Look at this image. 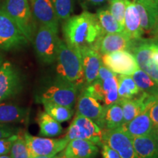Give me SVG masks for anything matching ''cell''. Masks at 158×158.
Masks as SVG:
<instances>
[{
    "label": "cell",
    "instance_id": "6da1fadb",
    "mask_svg": "<svg viewBox=\"0 0 158 158\" xmlns=\"http://www.w3.org/2000/svg\"><path fill=\"white\" fill-rule=\"evenodd\" d=\"M62 32L65 43L78 51L85 48L94 49L99 39L104 35L96 14L87 11L65 20Z\"/></svg>",
    "mask_w": 158,
    "mask_h": 158
},
{
    "label": "cell",
    "instance_id": "7a4b0ae2",
    "mask_svg": "<svg viewBox=\"0 0 158 158\" xmlns=\"http://www.w3.org/2000/svg\"><path fill=\"white\" fill-rule=\"evenodd\" d=\"M57 77L72 83L79 91L85 86V76L79 51L69 46L60 40L56 57Z\"/></svg>",
    "mask_w": 158,
    "mask_h": 158
},
{
    "label": "cell",
    "instance_id": "3957f363",
    "mask_svg": "<svg viewBox=\"0 0 158 158\" xmlns=\"http://www.w3.org/2000/svg\"><path fill=\"white\" fill-rule=\"evenodd\" d=\"M78 91L76 85L56 76L43 88L37 97V102H51L73 108L77 101Z\"/></svg>",
    "mask_w": 158,
    "mask_h": 158
},
{
    "label": "cell",
    "instance_id": "277c9868",
    "mask_svg": "<svg viewBox=\"0 0 158 158\" xmlns=\"http://www.w3.org/2000/svg\"><path fill=\"white\" fill-rule=\"evenodd\" d=\"M2 9L15 21L27 40L32 42L37 26L28 0H5Z\"/></svg>",
    "mask_w": 158,
    "mask_h": 158
},
{
    "label": "cell",
    "instance_id": "5b68a950",
    "mask_svg": "<svg viewBox=\"0 0 158 158\" xmlns=\"http://www.w3.org/2000/svg\"><path fill=\"white\" fill-rule=\"evenodd\" d=\"M58 31L47 26L40 25L35 33L33 40L35 51L38 58L45 64H52L56 60L61 40Z\"/></svg>",
    "mask_w": 158,
    "mask_h": 158
},
{
    "label": "cell",
    "instance_id": "8992f818",
    "mask_svg": "<svg viewBox=\"0 0 158 158\" xmlns=\"http://www.w3.org/2000/svg\"><path fill=\"white\" fill-rule=\"evenodd\" d=\"M102 130L89 118L76 114L66 132L65 138L69 141L73 139H84L98 147L102 144Z\"/></svg>",
    "mask_w": 158,
    "mask_h": 158
},
{
    "label": "cell",
    "instance_id": "52a82bcc",
    "mask_svg": "<svg viewBox=\"0 0 158 158\" xmlns=\"http://www.w3.org/2000/svg\"><path fill=\"white\" fill-rule=\"evenodd\" d=\"M30 158L35 156H54L60 153L68 145L66 138H49L33 136L27 132L23 133Z\"/></svg>",
    "mask_w": 158,
    "mask_h": 158
},
{
    "label": "cell",
    "instance_id": "ba28073f",
    "mask_svg": "<svg viewBox=\"0 0 158 158\" xmlns=\"http://www.w3.org/2000/svg\"><path fill=\"white\" fill-rule=\"evenodd\" d=\"M28 42L15 21L0 9V49L11 50L23 46Z\"/></svg>",
    "mask_w": 158,
    "mask_h": 158
},
{
    "label": "cell",
    "instance_id": "9c48e42d",
    "mask_svg": "<svg viewBox=\"0 0 158 158\" xmlns=\"http://www.w3.org/2000/svg\"><path fill=\"white\" fill-rule=\"evenodd\" d=\"M102 141L115 150L121 158H137L133 138L120 127L102 130Z\"/></svg>",
    "mask_w": 158,
    "mask_h": 158
},
{
    "label": "cell",
    "instance_id": "30bf717a",
    "mask_svg": "<svg viewBox=\"0 0 158 158\" xmlns=\"http://www.w3.org/2000/svg\"><path fill=\"white\" fill-rule=\"evenodd\" d=\"M102 62L116 74L132 76L139 69L134 55L127 50L101 55Z\"/></svg>",
    "mask_w": 158,
    "mask_h": 158
},
{
    "label": "cell",
    "instance_id": "8fae6325",
    "mask_svg": "<svg viewBox=\"0 0 158 158\" xmlns=\"http://www.w3.org/2000/svg\"><path fill=\"white\" fill-rule=\"evenodd\" d=\"M22 89L19 73L11 63L0 65V101L17 95Z\"/></svg>",
    "mask_w": 158,
    "mask_h": 158
},
{
    "label": "cell",
    "instance_id": "7c38bea8",
    "mask_svg": "<svg viewBox=\"0 0 158 158\" xmlns=\"http://www.w3.org/2000/svg\"><path fill=\"white\" fill-rule=\"evenodd\" d=\"M158 102V98L141 92L135 98L131 99H119L118 103L123 111V124L127 123L136 116L149 109Z\"/></svg>",
    "mask_w": 158,
    "mask_h": 158
},
{
    "label": "cell",
    "instance_id": "4fadbf2b",
    "mask_svg": "<svg viewBox=\"0 0 158 158\" xmlns=\"http://www.w3.org/2000/svg\"><path fill=\"white\" fill-rule=\"evenodd\" d=\"M152 42V39L135 40L130 50L135 56L139 68L147 73L158 84V64L150 59Z\"/></svg>",
    "mask_w": 158,
    "mask_h": 158
},
{
    "label": "cell",
    "instance_id": "5bb4252c",
    "mask_svg": "<svg viewBox=\"0 0 158 158\" xmlns=\"http://www.w3.org/2000/svg\"><path fill=\"white\" fill-rule=\"evenodd\" d=\"M77 114L89 118L101 128L104 107L97 99L91 96L84 89L77 98Z\"/></svg>",
    "mask_w": 158,
    "mask_h": 158
},
{
    "label": "cell",
    "instance_id": "9a60e30c",
    "mask_svg": "<svg viewBox=\"0 0 158 158\" xmlns=\"http://www.w3.org/2000/svg\"><path fill=\"white\" fill-rule=\"evenodd\" d=\"M133 45V40L124 31L104 34L99 39L94 47L101 55L122 50H130Z\"/></svg>",
    "mask_w": 158,
    "mask_h": 158
},
{
    "label": "cell",
    "instance_id": "2e32d148",
    "mask_svg": "<svg viewBox=\"0 0 158 158\" xmlns=\"http://www.w3.org/2000/svg\"><path fill=\"white\" fill-rule=\"evenodd\" d=\"M31 9L33 17L40 25L59 31V20L51 0H31Z\"/></svg>",
    "mask_w": 158,
    "mask_h": 158
},
{
    "label": "cell",
    "instance_id": "e0dca14e",
    "mask_svg": "<svg viewBox=\"0 0 158 158\" xmlns=\"http://www.w3.org/2000/svg\"><path fill=\"white\" fill-rule=\"evenodd\" d=\"M79 52L84 72L85 86H86L98 78L99 69L102 64L101 54L91 48H82Z\"/></svg>",
    "mask_w": 158,
    "mask_h": 158
},
{
    "label": "cell",
    "instance_id": "ac0fdd59",
    "mask_svg": "<svg viewBox=\"0 0 158 158\" xmlns=\"http://www.w3.org/2000/svg\"><path fill=\"white\" fill-rule=\"evenodd\" d=\"M62 152L67 158H95L99 153V148L86 140L73 139L68 142Z\"/></svg>",
    "mask_w": 158,
    "mask_h": 158
},
{
    "label": "cell",
    "instance_id": "d6986e66",
    "mask_svg": "<svg viewBox=\"0 0 158 158\" xmlns=\"http://www.w3.org/2000/svg\"><path fill=\"white\" fill-rule=\"evenodd\" d=\"M149 109L119 127L132 138L149 135L153 131V124L149 116Z\"/></svg>",
    "mask_w": 158,
    "mask_h": 158
},
{
    "label": "cell",
    "instance_id": "ffe728a7",
    "mask_svg": "<svg viewBox=\"0 0 158 158\" xmlns=\"http://www.w3.org/2000/svg\"><path fill=\"white\" fill-rule=\"evenodd\" d=\"M126 10L124 14V31L132 40L141 39L144 34L141 27L139 13L133 2L126 0Z\"/></svg>",
    "mask_w": 158,
    "mask_h": 158
},
{
    "label": "cell",
    "instance_id": "44dd1931",
    "mask_svg": "<svg viewBox=\"0 0 158 158\" xmlns=\"http://www.w3.org/2000/svg\"><path fill=\"white\" fill-rule=\"evenodd\" d=\"M137 158H158V144L152 133L149 135L133 138Z\"/></svg>",
    "mask_w": 158,
    "mask_h": 158
},
{
    "label": "cell",
    "instance_id": "7402d4cb",
    "mask_svg": "<svg viewBox=\"0 0 158 158\" xmlns=\"http://www.w3.org/2000/svg\"><path fill=\"white\" fill-rule=\"evenodd\" d=\"M28 110L13 104H0V124L23 122L27 118Z\"/></svg>",
    "mask_w": 158,
    "mask_h": 158
},
{
    "label": "cell",
    "instance_id": "603a6c76",
    "mask_svg": "<svg viewBox=\"0 0 158 158\" xmlns=\"http://www.w3.org/2000/svg\"><path fill=\"white\" fill-rule=\"evenodd\" d=\"M133 2L135 3L139 13L141 29L144 33L150 34L158 21V11L138 0H133Z\"/></svg>",
    "mask_w": 158,
    "mask_h": 158
},
{
    "label": "cell",
    "instance_id": "cb8c5ba5",
    "mask_svg": "<svg viewBox=\"0 0 158 158\" xmlns=\"http://www.w3.org/2000/svg\"><path fill=\"white\" fill-rule=\"evenodd\" d=\"M37 122L40 127V135L45 137H55L62 133L61 124L45 111H40L37 116Z\"/></svg>",
    "mask_w": 158,
    "mask_h": 158
},
{
    "label": "cell",
    "instance_id": "d4e9b609",
    "mask_svg": "<svg viewBox=\"0 0 158 158\" xmlns=\"http://www.w3.org/2000/svg\"><path fill=\"white\" fill-rule=\"evenodd\" d=\"M124 117L122 107L118 102L104 107V114L102 118L101 129L114 130L123 124Z\"/></svg>",
    "mask_w": 158,
    "mask_h": 158
},
{
    "label": "cell",
    "instance_id": "484cf974",
    "mask_svg": "<svg viewBox=\"0 0 158 158\" xmlns=\"http://www.w3.org/2000/svg\"><path fill=\"white\" fill-rule=\"evenodd\" d=\"M116 79H117L118 94L119 99L133 98L141 92L131 76L117 74Z\"/></svg>",
    "mask_w": 158,
    "mask_h": 158
},
{
    "label": "cell",
    "instance_id": "4316f807",
    "mask_svg": "<svg viewBox=\"0 0 158 158\" xmlns=\"http://www.w3.org/2000/svg\"><path fill=\"white\" fill-rule=\"evenodd\" d=\"M96 15L103 34L122 32L124 31V27L116 21L108 10L99 9Z\"/></svg>",
    "mask_w": 158,
    "mask_h": 158
},
{
    "label": "cell",
    "instance_id": "83f0119b",
    "mask_svg": "<svg viewBox=\"0 0 158 158\" xmlns=\"http://www.w3.org/2000/svg\"><path fill=\"white\" fill-rule=\"evenodd\" d=\"M131 76L141 92L158 98V84L147 73L139 68Z\"/></svg>",
    "mask_w": 158,
    "mask_h": 158
},
{
    "label": "cell",
    "instance_id": "f1b7e54d",
    "mask_svg": "<svg viewBox=\"0 0 158 158\" xmlns=\"http://www.w3.org/2000/svg\"><path fill=\"white\" fill-rule=\"evenodd\" d=\"M116 76L102 81V101L103 107L116 103L118 100Z\"/></svg>",
    "mask_w": 158,
    "mask_h": 158
},
{
    "label": "cell",
    "instance_id": "f546056e",
    "mask_svg": "<svg viewBox=\"0 0 158 158\" xmlns=\"http://www.w3.org/2000/svg\"><path fill=\"white\" fill-rule=\"evenodd\" d=\"M45 111L59 123L67 122L72 118L74 114L73 108L51 102H43Z\"/></svg>",
    "mask_w": 158,
    "mask_h": 158
},
{
    "label": "cell",
    "instance_id": "4dcf8cb0",
    "mask_svg": "<svg viewBox=\"0 0 158 158\" xmlns=\"http://www.w3.org/2000/svg\"><path fill=\"white\" fill-rule=\"evenodd\" d=\"M59 21H65L73 10V0H51Z\"/></svg>",
    "mask_w": 158,
    "mask_h": 158
},
{
    "label": "cell",
    "instance_id": "1f68e13d",
    "mask_svg": "<svg viewBox=\"0 0 158 158\" xmlns=\"http://www.w3.org/2000/svg\"><path fill=\"white\" fill-rule=\"evenodd\" d=\"M12 158H30L29 150L26 144L23 134L18 133V138L13 143L10 149Z\"/></svg>",
    "mask_w": 158,
    "mask_h": 158
},
{
    "label": "cell",
    "instance_id": "d6a6232c",
    "mask_svg": "<svg viewBox=\"0 0 158 158\" xmlns=\"http://www.w3.org/2000/svg\"><path fill=\"white\" fill-rule=\"evenodd\" d=\"M126 6H127L126 0H110L109 10H108L112 15L116 19V21L123 27Z\"/></svg>",
    "mask_w": 158,
    "mask_h": 158
},
{
    "label": "cell",
    "instance_id": "836d02e7",
    "mask_svg": "<svg viewBox=\"0 0 158 158\" xmlns=\"http://www.w3.org/2000/svg\"><path fill=\"white\" fill-rule=\"evenodd\" d=\"M18 133L8 137L0 138V156L7 155L10 152L12 146L18 138Z\"/></svg>",
    "mask_w": 158,
    "mask_h": 158
},
{
    "label": "cell",
    "instance_id": "e575fe53",
    "mask_svg": "<svg viewBox=\"0 0 158 158\" xmlns=\"http://www.w3.org/2000/svg\"><path fill=\"white\" fill-rule=\"evenodd\" d=\"M19 133V129L10 125L0 124V138L8 137Z\"/></svg>",
    "mask_w": 158,
    "mask_h": 158
},
{
    "label": "cell",
    "instance_id": "d590c367",
    "mask_svg": "<svg viewBox=\"0 0 158 158\" xmlns=\"http://www.w3.org/2000/svg\"><path fill=\"white\" fill-rule=\"evenodd\" d=\"M116 73H114V72H112L110 69H108L106 65L103 64V63L101 64L100 69H99L98 71V78L99 80L101 81H104L105 79L108 78H111V77H114L116 76Z\"/></svg>",
    "mask_w": 158,
    "mask_h": 158
},
{
    "label": "cell",
    "instance_id": "8d00e7d4",
    "mask_svg": "<svg viewBox=\"0 0 158 158\" xmlns=\"http://www.w3.org/2000/svg\"><path fill=\"white\" fill-rule=\"evenodd\" d=\"M100 147L102 148V158H121L115 150L111 149L107 144L102 143Z\"/></svg>",
    "mask_w": 158,
    "mask_h": 158
},
{
    "label": "cell",
    "instance_id": "74e56055",
    "mask_svg": "<svg viewBox=\"0 0 158 158\" xmlns=\"http://www.w3.org/2000/svg\"><path fill=\"white\" fill-rule=\"evenodd\" d=\"M149 116L153 124V129L158 128V102L150 108Z\"/></svg>",
    "mask_w": 158,
    "mask_h": 158
},
{
    "label": "cell",
    "instance_id": "f35d334b",
    "mask_svg": "<svg viewBox=\"0 0 158 158\" xmlns=\"http://www.w3.org/2000/svg\"><path fill=\"white\" fill-rule=\"evenodd\" d=\"M138 1L141 2L142 3L149 5L158 11V0H138Z\"/></svg>",
    "mask_w": 158,
    "mask_h": 158
},
{
    "label": "cell",
    "instance_id": "ab89813d",
    "mask_svg": "<svg viewBox=\"0 0 158 158\" xmlns=\"http://www.w3.org/2000/svg\"><path fill=\"white\" fill-rule=\"evenodd\" d=\"M84 1L92 5H100L103 4L106 0H84Z\"/></svg>",
    "mask_w": 158,
    "mask_h": 158
},
{
    "label": "cell",
    "instance_id": "60d3db41",
    "mask_svg": "<svg viewBox=\"0 0 158 158\" xmlns=\"http://www.w3.org/2000/svg\"><path fill=\"white\" fill-rule=\"evenodd\" d=\"M157 33H158V21H157V23H156V25H155V28L153 29V30L152 31V32H151V33H150V35H152V37H153L154 35H157Z\"/></svg>",
    "mask_w": 158,
    "mask_h": 158
},
{
    "label": "cell",
    "instance_id": "b9f144b4",
    "mask_svg": "<svg viewBox=\"0 0 158 158\" xmlns=\"http://www.w3.org/2000/svg\"><path fill=\"white\" fill-rule=\"evenodd\" d=\"M56 155L54 156H35L31 158H56Z\"/></svg>",
    "mask_w": 158,
    "mask_h": 158
},
{
    "label": "cell",
    "instance_id": "7bdbcfd3",
    "mask_svg": "<svg viewBox=\"0 0 158 158\" xmlns=\"http://www.w3.org/2000/svg\"><path fill=\"white\" fill-rule=\"evenodd\" d=\"M153 133L155 134V136L156 138V140H157V144H158V128H156V129H153Z\"/></svg>",
    "mask_w": 158,
    "mask_h": 158
},
{
    "label": "cell",
    "instance_id": "ee69618b",
    "mask_svg": "<svg viewBox=\"0 0 158 158\" xmlns=\"http://www.w3.org/2000/svg\"><path fill=\"white\" fill-rule=\"evenodd\" d=\"M56 158H67V157H65L62 152H61V154H59V155H56Z\"/></svg>",
    "mask_w": 158,
    "mask_h": 158
},
{
    "label": "cell",
    "instance_id": "f6af8a7d",
    "mask_svg": "<svg viewBox=\"0 0 158 158\" xmlns=\"http://www.w3.org/2000/svg\"><path fill=\"white\" fill-rule=\"evenodd\" d=\"M153 37V40L154 41H155V42H157V43H158V33L157 35H154V36L152 37Z\"/></svg>",
    "mask_w": 158,
    "mask_h": 158
},
{
    "label": "cell",
    "instance_id": "bcb514c9",
    "mask_svg": "<svg viewBox=\"0 0 158 158\" xmlns=\"http://www.w3.org/2000/svg\"><path fill=\"white\" fill-rule=\"evenodd\" d=\"M0 158H12L10 156H8L7 155H2L0 156Z\"/></svg>",
    "mask_w": 158,
    "mask_h": 158
},
{
    "label": "cell",
    "instance_id": "7dc6e473",
    "mask_svg": "<svg viewBox=\"0 0 158 158\" xmlns=\"http://www.w3.org/2000/svg\"><path fill=\"white\" fill-rule=\"evenodd\" d=\"M2 64V59L1 57H0V65H1Z\"/></svg>",
    "mask_w": 158,
    "mask_h": 158
}]
</instances>
